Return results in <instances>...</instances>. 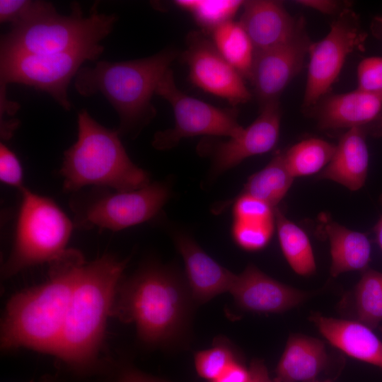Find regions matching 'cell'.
<instances>
[{"mask_svg": "<svg viewBox=\"0 0 382 382\" xmlns=\"http://www.w3.org/2000/svg\"><path fill=\"white\" fill-rule=\"evenodd\" d=\"M194 302L186 279L170 267L148 262L122 277L111 316L134 324L144 344L170 347L186 336Z\"/></svg>", "mask_w": 382, "mask_h": 382, "instance_id": "obj_1", "label": "cell"}, {"mask_svg": "<svg viewBox=\"0 0 382 382\" xmlns=\"http://www.w3.org/2000/svg\"><path fill=\"white\" fill-rule=\"evenodd\" d=\"M83 255L68 248L51 262L48 277L40 284L15 294L1 323L3 350L21 347L55 355L80 271Z\"/></svg>", "mask_w": 382, "mask_h": 382, "instance_id": "obj_2", "label": "cell"}, {"mask_svg": "<svg viewBox=\"0 0 382 382\" xmlns=\"http://www.w3.org/2000/svg\"><path fill=\"white\" fill-rule=\"evenodd\" d=\"M127 262L104 255L85 262L80 271L54 355L76 371H87L96 364Z\"/></svg>", "mask_w": 382, "mask_h": 382, "instance_id": "obj_3", "label": "cell"}, {"mask_svg": "<svg viewBox=\"0 0 382 382\" xmlns=\"http://www.w3.org/2000/svg\"><path fill=\"white\" fill-rule=\"evenodd\" d=\"M175 54L166 49L144 59L99 61L94 67H81L74 86L83 96L103 94L119 115L118 134L134 135L154 117L152 96Z\"/></svg>", "mask_w": 382, "mask_h": 382, "instance_id": "obj_4", "label": "cell"}, {"mask_svg": "<svg viewBox=\"0 0 382 382\" xmlns=\"http://www.w3.org/2000/svg\"><path fill=\"white\" fill-rule=\"evenodd\" d=\"M76 141L64 153L59 173L64 190L87 186L130 191L149 185V173L127 155L116 129L99 124L86 110L77 116Z\"/></svg>", "mask_w": 382, "mask_h": 382, "instance_id": "obj_5", "label": "cell"}, {"mask_svg": "<svg viewBox=\"0 0 382 382\" xmlns=\"http://www.w3.org/2000/svg\"><path fill=\"white\" fill-rule=\"evenodd\" d=\"M116 21L115 14L98 13L96 9L84 17L78 3L72 4L69 15H61L50 3L2 35L1 55L59 53L96 47L110 33Z\"/></svg>", "mask_w": 382, "mask_h": 382, "instance_id": "obj_6", "label": "cell"}, {"mask_svg": "<svg viewBox=\"0 0 382 382\" xmlns=\"http://www.w3.org/2000/svg\"><path fill=\"white\" fill-rule=\"evenodd\" d=\"M20 192L22 201L12 250L1 270L4 278L58 258L68 249L73 228L70 219L51 199L26 187Z\"/></svg>", "mask_w": 382, "mask_h": 382, "instance_id": "obj_7", "label": "cell"}, {"mask_svg": "<svg viewBox=\"0 0 382 382\" xmlns=\"http://www.w3.org/2000/svg\"><path fill=\"white\" fill-rule=\"evenodd\" d=\"M168 181L150 183L130 191L94 187L71 202L75 225L117 231L154 219L171 196Z\"/></svg>", "mask_w": 382, "mask_h": 382, "instance_id": "obj_8", "label": "cell"}, {"mask_svg": "<svg viewBox=\"0 0 382 382\" xmlns=\"http://www.w3.org/2000/svg\"><path fill=\"white\" fill-rule=\"evenodd\" d=\"M104 50L101 45L81 50L51 54L1 55V86L18 83L48 93L61 106L69 110L68 86L86 60L97 59Z\"/></svg>", "mask_w": 382, "mask_h": 382, "instance_id": "obj_9", "label": "cell"}, {"mask_svg": "<svg viewBox=\"0 0 382 382\" xmlns=\"http://www.w3.org/2000/svg\"><path fill=\"white\" fill-rule=\"evenodd\" d=\"M171 105L175 125L155 134L152 145L158 150L170 149L183 138L198 136H238L244 127L237 120L236 110L223 109L189 96L179 90L170 69L159 81L156 93Z\"/></svg>", "mask_w": 382, "mask_h": 382, "instance_id": "obj_10", "label": "cell"}, {"mask_svg": "<svg viewBox=\"0 0 382 382\" xmlns=\"http://www.w3.org/2000/svg\"><path fill=\"white\" fill-rule=\"evenodd\" d=\"M364 39L356 15L346 8L338 14L327 35L311 43L303 105L316 104L338 77L347 56Z\"/></svg>", "mask_w": 382, "mask_h": 382, "instance_id": "obj_11", "label": "cell"}, {"mask_svg": "<svg viewBox=\"0 0 382 382\" xmlns=\"http://www.w3.org/2000/svg\"><path fill=\"white\" fill-rule=\"evenodd\" d=\"M192 83L202 90L226 100L232 105L248 102L251 93L241 74L219 52L213 42L192 33L184 53Z\"/></svg>", "mask_w": 382, "mask_h": 382, "instance_id": "obj_12", "label": "cell"}, {"mask_svg": "<svg viewBox=\"0 0 382 382\" xmlns=\"http://www.w3.org/2000/svg\"><path fill=\"white\" fill-rule=\"evenodd\" d=\"M311 45L303 21L296 33L288 41L255 52L249 79L262 105L277 100L300 71Z\"/></svg>", "mask_w": 382, "mask_h": 382, "instance_id": "obj_13", "label": "cell"}, {"mask_svg": "<svg viewBox=\"0 0 382 382\" xmlns=\"http://www.w3.org/2000/svg\"><path fill=\"white\" fill-rule=\"evenodd\" d=\"M280 122L278 100L263 105L259 116L238 136L209 148L212 159L209 179H216L248 157L272 149L278 141Z\"/></svg>", "mask_w": 382, "mask_h": 382, "instance_id": "obj_14", "label": "cell"}, {"mask_svg": "<svg viewBox=\"0 0 382 382\" xmlns=\"http://www.w3.org/2000/svg\"><path fill=\"white\" fill-rule=\"evenodd\" d=\"M242 309L254 313H279L306 300L308 293L282 284L248 265L236 274L229 291Z\"/></svg>", "mask_w": 382, "mask_h": 382, "instance_id": "obj_15", "label": "cell"}, {"mask_svg": "<svg viewBox=\"0 0 382 382\" xmlns=\"http://www.w3.org/2000/svg\"><path fill=\"white\" fill-rule=\"evenodd\" d=\"M170 231L183 257L185 279L194 301L203 303L220 294L229 292L236 274L207 254L185 231L174 228Z\"/></svg>", "mask_w": 382, "mask_h": 382, "instance_id": "obj_16", "label": "cell"}, {"mask_svg": "<svg viewBox=\"0 0 382 382\" xmlns=\"http://www.w3.org/2000/svg\"><path fill=\"white\" fill-rule=\"evenodd\" d=\"M239 23L249 36L255 52L284 43L298 31L303 19L297 21L275 1H244Z\"/></svg>", "mask_w": 382, "mask_h": 382, "instance_id": "obj_17", "label": "cell"}, {"mask_svg": "<svg viewBox=\"0 0 382 382\" xmlns=\"http://www.w3.org/2000/svg\"><path fill=\"white\" fill-rule=\"evenodd\" d=\"M320 333L347 356L382 369V342L371 329L359 321L310 316Z\"/></svg>", "mask_w": 382, "mask_h": 382, "instance_id": "obj_18", "label": "cell"}, {"mask_svg": "<svg viewBox=\"0 0 382 382\" xmlns=\"http://www.w3.org/2000/svg\"><path fill=\"white\" fill-rule=\"evenodd\" d=\"M382 112V92L359 89L334 95L323 104L318 113L322 129L364 127L378 120ZM365 131V130H364Z\"/></svg>", "mask_w": 382, "mask_h": 382, "instance_id": "obj_19", "label": "cell"}, {"mask_svg": "<svg viewBox=\"0 0 382 382\" xmlns=\"http://www.w3.org/2000/svg\"><path fill=\"white\" fill-rule=\"evenodd\" d=\"M368 168L365 131L352 128L341 137L330 161L320 172L318 178L332 180L356 191L364 186Z\"/></svg>", "mask_w": 382, "mask_h": 382, "instance_id": "obj_20", "label": "cell"}, {"mask_svg": "<svg viewBox=\"0 0 382 382\" xmlns=\"http://www.w3.org/2000/svg\"><path fill=\"white\" fill-rule=\"evenodd\" d=\"M325 344L318 338L302 334L289 337L276 369L281 382H311L327 367Z\"/></svg>", "mask_w": 382, "mask_h": 382, "instance_id": "obj_21", "label": "cell"}, {"mask_svg": "<svg viewBox=\"0 0 382 382\" xmlns=\"http://www.w3.org/2000/svg\"><path fill=\"white\" fill-rule=\"evenodd\" d=\"M325 230L330 244V274L364 270L371 259V245L364 233L335 221L327 222Z\"/></svg>", "mask_w": 382, "mask_h": 382, "instance_id": "obj_22", "label": "cell"}, {"mask_svg": "<svg viewBox=\"0 0 382 382\" xmlns=\"http://www.w3.org/2000/svg\"><path fill=\"white\" fill-rule=\"evenodd\" d=\"M294 180L285 163L284 152H277L265 168L248 179L241 194L254 197L276 208Z\"/></svg>", "mask_w": 382, "mask_h": 382, "instance_id": "obj_23", "label": "cell"}, {"mask_svg": "<svg viewBox=\"0 0 382 382\" xmlns=\"http://www.w3.org/2000/svg\"><path fill=\"white\" fill-rule=\"evenodd\" d=\"M274 221L282 251L291 269L301 276L313 274L316 265L307 234L277 207Z\"/></svg>", "mask_w": 382, "mask_h": 382, "instance_id": "obj_24", "label": "cell"}, {"mask_svg": "<svg viewBox=\"0 0 382 382\" xmlns=\"http://www.w3.org/2000/svg\"><path fill=\"white\" fill-rule=\"evenodd\" d=\"M213 43L242 76L250 78L255 50L239 22L227 21L213 30Z\"/></svg>", "mask_w": 382, "mask_h": 382, "instance_id": "obj_25", "label": "cell"}, {"mask_svg": "<svg viewBox=\"0 0 382 382\" xmlns=\"http://www.w3.org/2000/svg\"><path fill=\"white\" fill-rule=\"evenodd\" d=\"M336 145L318 138L301 141L284 152L285 163L294 178L320 172L330 161Z\"/></svg>", "mask_w": 382, "mask_h": 382, "instance_id": "obj_26", "label": "cell"}, {"mask_svg": "<svg viewBox=\"0 0 382 382\" xmlns=\"http://www.w3.org/2000/svg\"><path fill=\"white\" fill-rule=\"evenodd\" d=\"M357 321L371 330L382 321V273L365 269L353 293Z\"/></svg>", "mask_w": 382, "mask_h": 382, "instance_id": "obj_27", "label": "cell"}, {"mask_svg": "<svg viewBox=\"0 0 382 382\" xmlns=\"http://www.w3.org/2000/svg\"><path fill=\"white\" fill-rule=\"evenodd\" d=\"M238 0H178L180 8L188 11L204 28L214 30L231 18L243 6Z\"/></svg>", "mask_w": 382, "mask_h": 382, "instance_id": "obj_28", "label": "cell"}, {"mask_svg": "<svg viewBox=\"0 0 382 382\" xmlns=\"http://www.w3.org/2000/svg\"><path fill=\"white\" fill-rule=\"evenodd\" d=\"M236 361L233 349L224 339L217 340L212 348L199 351L195 355V366L198 375L209 382Z\"/></svg>", "mask_w": 382, "mask_h": 382, "instance_id": "obj_29", "label": "cell"}, {"mask_svg": "<svg viewBox=\"0 0 382 382\" xmlns=\"http://www.w3.org/2000/svg\"><path fill=\"white\" fill-rule=\"evenodd\" d=\"M274 230V221L247 223L234 221L232 236L238 245L245 250L256 251L270 242Z\"/></svg>", "mask_w": 382, "mask_h": 382, "instance_id": "obj_30", "label": "cell"}, {"mask_svg": "<svg viewBox=\"0 0 382 382\" xmlns=\"http://www.w3.org/2000/svg\"><path fill=\"white\" fill-rule=\"evenodd\" d=\"M274 209L254 197L241 194L234 201V221L247 223L274 221Z\"/></svg>", "mask_w": 382, "mask_h": 382, "instance_id": "obj_31", "label": "cell"}, {"mask_svg": "<svg viewBox=\"0 0 382 382\" xmlns=\"http://www.w3.org/2000/svg\"><path fill=\"white\" fill-rule=\"evenodd\" d=\"M49 3L44 1L1 0L0 22L17 25L38 14Z\"/></svg>", "mask_w": 382, "mask_h": 382, "instance_id": "obj_32", "label": "cell"}, {"mask_svg": "<svg viewBox=\"0 0 382 382\" xmlns=\"http://www.w3.org/2000/svg\"><path fill=\"white\" fill-rule=\"evenodd\" d=\"M357 89L382 92V57H372L360 62L357 67Z\"/></svg>", "mask_w": 382, "mask_h": 382, "instance_id": "obj_33", "label": "cell"}, {"mask_svg": "<svg viewBox=\"0 0 382 382\" xmlns=\"http://www.w3.org/2000/svg\"><path fill=\"white\" fill-rule=\"evenodd\" d=\"M0 180L21 191L23 185V170L16 155L5 144H0Z\"/></svg>", "mask_w": 382, "mask_h": 382, "instance_id": "obj_34", "label": "cell"}, {"mask_svg": "<svg viewBox=\"0 0 382 382\" xmlns=\"http://www.w3.org/2000/svg\"><path fill=\"white\" fill-rule=\"evenodd\" d=\"M114 382H168L142 372L130 364L120 366Z\"/></svg>", "mask_w": 382, "mask_h": 382, "instance_id": "obj_35", "label": "cell"}, {"mask_svg": "<svg viewBox=\"0 0 382 382\" xmlns=\"http://www.w3.org/2000/svg\"><path fill=\"white\" fill-rule=\"evenodd\" d=\"M249 371L238 361L231 364L217 378L210 382H247Z\"/></svg>", "mask_w": 382, "mask_h": 382, "instance_id": "obj_36", "label": "cell"}, {"mask_svg": "<svg viewBox=\"0 0 382 382\" xmlns=\"http://www.w3.org/2000/svg\"><path fill=\"white\" fill-rule=\"evenodd\" d=\"M296 4L316 10L325 14H340L345 9L342 8L341 3L330 0H299ZM346 9V8H345Z\"/></svg>", "mask_w": 382, "mask_h": 382, "instance_id": "obj_37", "label": "cell"}, {"mask_svg": "<svg viewBox=\"0 0 382 382\" xmlns=\"http://www.w3.org/2000/svg\"><path fill=\"white\" fill-rule=\"evenodd\" d=\"M249 378L247 382H272L263 361L259 359H253L248 368Z\"/></svg>", "mask_w": 382, "mask_h": 382, "instance_id": "obj_38", "label": "cell"}, {"mask_svg": "<svg viewBox=\"0 0 382 382\" xmlns=\"http://www.w3.org/2000/svg\"><path fill=\"white\" fill-rule=\"evenodd\" d=\"M374 232L376 234V241L382 250V215L374 227Z\"/></svg>", "mask_w": 382, "mask_h": 382, "instance_id": "obj_39", "label": "cell"}, {"mask_svg": "<svg viewBox=\"0 0 382 382\" xmlns=\"http://www.w3.org/2000/svg\"><path fill=\"white\" fill-rule=\"evenodd\" d=\"M272 382H281V381L276 377L273 379Z\"/></svg>", "mask_w": 382, "mask_h": 382, "instance_id": "obj_40", "label": "cell"}, {"mask_svg": "<svg viewBox=\"0 0 382 382\" xmlns=\"http://www.w3.org/2000/svg\"><path fill=\"white\" fill-rule=\"evenodd\" d=\"M379 330H380L381 332L382 333V326L379 327Z\"/></svg>", "mask_w": 382, "mask_h": 382, "instance_id": "obj_41", "label": "cell"}, {"mask_svg": "<svg viewBox=\"0 0 382 382\" xmlns=\"http://www.w3.org/2000/svg\"><path fill=\"white\" fill-rule=\"evenodd\" d=\"M311 382H320V381H311ZM324 382H330V381H324Z\"/></svg>", "mask_w": 382, "mask_h": 382, "instance_id": "obj_42", "label": "cell"}, {"mask_svg": "<svg viewBox=\"0 0 382 382\" xmlns=\"http://www.w3.org/2000/svg\"><path fill=\"white\" fill-rule=\"evenodd\" d=\"M378 20H379V21L381 23V25H382V18H379Z\"/></svg>", "mask_w": 382, "mask_h": 382, "instance_id": "obj_43", "label": "cell"}, {"mask_svg": "<svg viewBox=\"0 0 382 382\" xmlns=\"http://www.w3.org/2000/svg\"><path fill=\"white\" fill-rule=\"evenodd\" d=\"M29 382H34V381H29Z\"/></svg>", "mask_w": 382, "mask_h": 382, "instance_id": "obj_44", "label": "cell"}]
</instances>
